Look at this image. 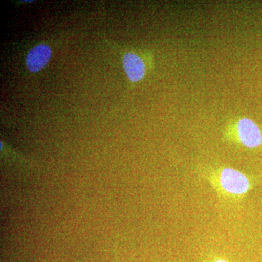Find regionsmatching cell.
<instances>
[{"instance_id": "6da1fadb", "label": "cell", "mask_w": 262, "mask_h": 262, "mask_svg": "<svg viewBox=\"0 0 262 262\" xmlns=\"http://www.w3.org/2000/svg\"><path fill=\"white\" fill-rule=\"evenodd\" d=\"M220 184L229 194L241 195L247 192L250 181L244 173L232 168H225L220 174Z\"/></svg>"}, {"instance_id": "7a4b0ae2", "label": "cell", "mask_w": 262, "mask_h": 262, "mask_svg": "<svg viewBox=\"0 0 262 262\" xmlns=\"http://www.w3.org/2000/svg\"><path fill=\"white\" fill-rule=\"evenodd\" d=\"M237 135L243 145L250 149L258 147L262 144V133L256 122L251 119H241L237 125Z\"/></svg>"}, {"instance_id": "3957f363", "label": "cell", "mask_w": 262, "mask_h": 262, "mask_svg": "<svg viewBox=\"0 0 262 262\" xmlns=\"http://www.w3.org/2000/svg\"><path fill=\"white\" fill-rule=\"evenodd\" d=\"M51 57V49L46 45L33 48L27 56V66L32 72H37L44 68Z\"/></svg>"}, {"instance_id": "277c9868", "label": "cell", "mask_w": 262, "mask_h": 262, "mask_svg": "<svg viewBox=\"0 0 262 262\" xmlns=\"http://www.w3.org/2000/svg\"><path fill=\"white\" fill-rule=\"evenodd\" d=\"M123 67L129 80L137 82L145 75V65L142 59L132 53H127L123 58Z\"/></svg>"}, {"instance_id": "5b68a950", "label": "cell", "mask_w": 262, "mask_h": 262, "mask_svg": "<svg viewBox=\"0 0 262 262\" xmlns=\"http://www.w3.org/2000/svg\"><path fill=\"white\" fill-rule=\"evenodd\" d=\"M215 262H227V261H225V260L220 259V260H217V261Z\"/></svg>"}]
</instances>
